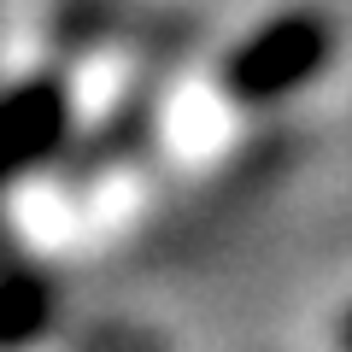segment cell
Masks as SVG:
<instances>
[{"instance_id":"1","label":"cell","mask_w":352,"mask_h":352,"mask_svg":"<svg viewBox=\"0 0 352 352\" xmlns=\"http://www.w3.org/2000/svg\"><path fill=\"white\" fill-rule=\"evenodd\" d=\"M335 59V24L317 6H288L235 41L223 59V94L241 106H276L311 88Z\"/></svg>"},{"instance_id":"2","label":"cell","mask_w":352,"mask_h":352,"mask_svg":"<svg viewBox=\"0 0 352 352\" xmlns=\"http://www.w3.org/2000/svg\"><path fill=\"white\" fill-rule=\"evenodd\" d=\"M65 124H71V100L53 76H36V82L0 94V182L36 170L65 141Z\"/></svg>"},{"instance_id":"3","label":"cell","mask_w":352,"mask_h":352,"mask_svg":"<svg viewBox=\"0 0 352 352\" xmlns=\"http://www.w3.org/2000/svg\"><path fill=\"white\" fill-rule=\"evenodd\" d=\"M53 323V282L36 270L0 276V352H18Z\"/></svg>"},{"instance_id":"4","label":"cell","mask_w":352,"mask_h":352,"mask_svg":"<svg viewBox=\"0 0 352 352\" xmlns=\"http://www.w3.org/2000/svg\"><path fill=\"white\" fill-rule=\"evenodd\" d=\"M346 346H352V323H346Z\"/></svg>"}]
</instances>
